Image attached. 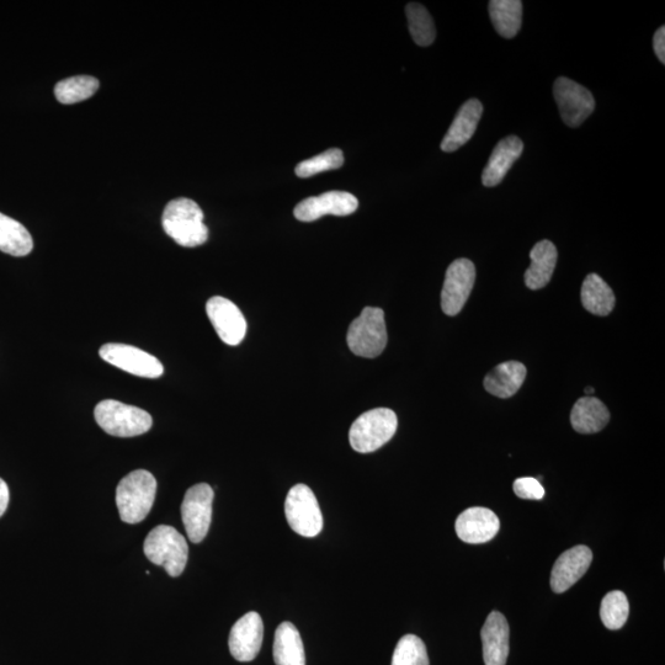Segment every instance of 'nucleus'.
<instances>
[{"label":"nucleus","instance_id":"1","mask_svg":"<svg viewBox=\"0 0 665 665\" xmlns=\"http://www.w3.org/2000/svg\"><path fill=\"white\" fill-rule=\"evenodd\" d=\"M204 218V212L195 201L179 198L170 201L164 209L162 225L179 246L195 248L202 246L209 238Z\"/></svg>","mask_w":665,"mask_h":665},{"label":"nucleus","instance_id":"2","mask_svg":"<svg viewBox=\"0 0 665 665\" xmlns=\"http://www.w3.org/2000/svg\"><path fill=\"white\" fill-rule=\"evenodd\" d=\"M157 481L151 472L136 470L122 478L116 488V505L120 518L127 524H138L150 514L156 499Z\"/></svg>","mask_w":665,"mask_h":665},{"label":"nucleus","instance_id":"3","mask_svg":"<svg viewBox=\"0 0 665 665\" xmlns=\"http://www.w3.org/2000/svg\"><path fill=\"white\" fill-rule=\"evenodd\" d=\"M145 555L154 565L166 569L170 577H179L188 563L189 546L177 529L159 525L146 537Z\"/></svg>","mask_w":665,"mask_h":665},{"label":"nucleus","instance_id":"4","mask_svg":"<svg viewBox=\"0 0 665 665\" xmlns=\"http://www.w3.org/2000/svg\"><path fill=\"white\" fill-rule=\"evenodd\" d=\"M398 427L396 413L388 408L367 411L355 420L349 432L351 448L360 454H370L382 448L393 436Z\"/></svg>","mask_w":665,"mask_h":665},{"label":"nucleus","instance_id":"5","mask_svg":"<svg viewBox=\"0 0 665 665\" xmlns=\"http://www.w3.org/2000/svg\"><path fill=\"white\" fill-rule=\"evenodd\" d=\"M94 417L99 427L117 438H133L146 434L152 428L150 413L129 404L105 399L94 409Z\"/></svg>","mask_w":665,"mask_h":665},{"label":"nucleus","instance_id":"6","mask_svg":"<svg viewBox=\"0 0 665 665\" xmlns=\"http://www.w3.org/2000/svg\"><path fill=\"white\" fill-rule=\"evenodd\" d=\"M387 339L385 312L377 307L364 308L361 315L351 322L347 335L349 349L367 359L381 355Z\"/></svg>","mask_w":665,"mask_h":665},{"label":"nucleus","instance_id":"7","mask_svg":"<svg viewBox=\"0 0 665 665\" xmlns=\"http://www.w3.org/2000/svg\"><path fill=\"white\" fill-rule=\"evenodd\" d=\"M285 515L290 528L303 537H316L323 529L321 507L312 489L296 484L290 489L285 502Z\"/></svg>","mask_w":665,"mask_h":665},{"label":"nucleus","instance_id":"8","mask_svg":"<svg viewBox=\"0 0 665 665\" xmlns=\"http://www.w3.org/2000/svg\"><path fill=\"white\" fill-rule=\"evenodd\" d=\"M214 497V489L207 483L195 484L185 493L182 504L183 524L189 540L194 544H200L209 534Z\"/></svg>","mask_w":665,"mask_h":665},{"label":"nucleus","instance_id":"9","mask_svg":"<svg viewBox=\"0 0 665 665\" xmlns=\"http://www.w3.org/2000/svg\"><path fill=\"white\" fill-rule=\"evenodd\" d=\"M99 355L106 363L138 377L159 379L164 374V366L156 356L132 345L105 344L100 348Z\"/></svg>","mask_w":665,"mask_h":665},{"label":"nucleus","instance_id":"10","mask_svg":"<svg viewBox=\"0 0 665 665\" xmlns=\"http://www.w3.org/2000/svg\"><path fill=\"white\" fill-rule=\"evenodd\" d=\"M553 97L562 120L569 127L581 126L595 109L593 94L583 85L566 77L558 78L553 85Z\"/></svg>","mask_w":665,"mask_h":665},{"label":"nucleus","instance_id":"11","mask_svg":"<svg viewBox=\"0 0 665 665\" xmlns=\"http://www.w3.org/2000/svg\"><path fill=\"white\" fill-rule=\"evenodd\" d=\"M475 280L476 268L471 260L462 258L451 263L441 291V308L445 315H459L471 295Z\"/></svg>","mask_w":665,"mask_h":665},{"label":"nucleus","instance_id":"12","mask_svg":"<svg viewBox=\"0 0 665 665\" xmlns=\"http://www.w3.org/2000/svg\"><path fill=\"white\" fill-rule=\"evenodd\" d=\"M206 313L223 343L236 347L246 338V318L232 301L221 296L212 297L206 303Z\"/></svg>","mask_w":665,"mask_h":665},{"label":"nucleus","instance_id":"13","mask_svg":"<svg viewBox=\"0 0 665 665\" xmlns=\"http://www.w3.org/2000/svg\"><path fill=\"white\" fill-rule=\"evenodd\" d=\"M359 201L347 191H328L302 200L295 207V217L301 222H313L327 215L349 216L358 210Z\"/></svg>","mask_w":665,"mask_h":665},{"label":"nucleus","instance_id":"14","mask_svg":"<svg viewBox=\"0 0 665 665\" xmlns=\"http://www.w3.org/2000/svg\"><path fill=\"white\" fill-rule=\"evenodd\" d=\"M264 625L258 613H248L233 625L228 646L238 662H252L263 645Z\"/></svg>","mask_w":665,"mask_h":665},{"label":"nucleus","instance_id":"15","mask_svg":"<svg viewBox=\"0 0 665 665\" xmlns=\"http://www.w3.org/2000/svg\"><path fill=\"white\" fill-rule=\"evenodd\" d=\"M593 561V552L587 546H576L563 552L552 568L551 588L557 594L572 588L585 573Z\"/></svg>","mask_w":665,"mask_h":665},{"label":"nucleus","instance_id":"16","mask_svg":"<svg viewBox=\"0 0 665 665\" xmlns=\"http://www.w3.org/2000/svg\"><path fill=\"white\" fill-rule=\"evenodd\" d=\"M456 534L466 544H486L500 529L498 516L487 508H470L456 520Z\"/></svg>","mask_w":665,"mask_h":665},{"label":"nucleus","instance_id":"17","mask_svg":"<svg viewBox=\"0 0 665 665\" xmlns=\"http://www.w3.org/2000/svg\"><path fill=\"white\" fill-rule=\"evenodd\" d=\"M509 636L510 630L507 619L498 611H492L481 631L483 659L486 665L507 664Z\"/></svg>","mask_w":665,"mask_h":665},{"label":"nucleus","instance_id":"18","mask_svg":"<svg viewBox=\"0 0 665 665\" xmlns=\"http://www.w3.org/2000/svg\"><path fill=\"white\" fill-rule=\"evenodd\" d=\"M483 105L478 99L467 100L456 114L448 133L441 142V150L446 153L455 152L471 140L480 124Z\"/></svg>","mask_w":665,"mask_h":665},{"label":"nucleus","instance_id":"19","mask_svg":"<svg viewBox=\"0 0 665 665\" xmlns=\"http://www.w3.org/2000/svg\"><path fill=\"white\" fill-rule=\"evenodd\" d=\"M524 143L518 136H508L494 148L491 158L483 169L482 183L487 188H494L503 182L510 168L523 154Z\"/></svg>","mask_w":665,"mask_h":665},{"label":"nucleus","instance_id":"20","mask_svg":"<svg viewBox=\"0 0 665 665\" xmlns=\"http://www.w3.org/2000/svg\"><path fill=\"white\" fill-rule=\"evenodd\" d=\"M530 259L531 265L525 273V284L530 290H540L552 279L558 259L557 248L545 239L531 249Z\"/></svg>","mask_w":665,"mask_h":665},{"label":"nucleus","instance_id":"21","mask_svg":"<svg viewBox=\"0 0 665 665\" xmlns=\"http://www.w3.org/2000/svg\"><path fill=\"white\" fill-rule=\"evenodd\" d=\"M526 379V367L519 361H507L489 372L484 379V388L498 398H510L520 390Z\"/></svg>","mask_w":665,"mask_h":665},{"label":"nucleus","instance_id":"22","mask_svg":"<svg viewBox=\"0 0 665 665\" xmlns=\"http://www.w3.org/2000/svg\"><path fill=\"white\" fill-rule=\"evenodd\" d=\"M609 420V409L595 397L579 398L571 413L572 427L581 434L599 433L608 425Z\"/></svg>","mask_w":665,"mask_h":665},{"label":"nucleus","instance_id":"23","mask_svg":"<svg viewBox=\"0 0 665 665\" xmlns=\"http://www.w3.org/2000/svg\"><path fill=\"white\" fill-rule=\"evenodd\" d=\"M273 656L276 665H306L300 632L291 622H283L276 630Z\"/></svg>","mask_w":665,"mask_h":665},{"label":"nucleus","instance_id":"24","mask_svg":"<svg viewBox=\"0 0 665 665\" xmlns=\"http://www.w3.org/2000/svg\"><path fill=\"white\" fill-rule=\"evenodd\" d=\"M581 299L585 310L595 316H609L615 307V295L611 287L597 274L585 278Z\"/></svg>","mask_w":665,"mask_h":665},{"label":"nucleus","instance_id":"25","mask_svg":"<svg viewBox=\"0 0 665 665\" xmlns=\"http://www.w3.org/2000/svg\"><path fill=\"white\" fill-rule=\"evenodd\" d=\"M489 15L497 33L504 39H513L523 23V3L520 0H492Z\"/></svg>","mask_w":665,"mask_h":665},{"label":"nucleus","instance_id":"26","mask_svg":"<svg viewBox=\"0 0 665 665\" xmlns=\"http://www.w3.org/2000/svg\"><path fill=\"white\" fill-rule=\"evenodd\" d=\"M34 248L33 237L20 222L0 214V250L13 257H25Z\"/></svg>","mask_w":665,"mask_h":665},{"label":"nucleus","instance_id":"27","mask_svg":"<svg viewBox=\"0 0 665 665\" xmlns=\"http://www.w3.org/2000/svg\"><path fill=\"white\" fill-rule=\"evenodd\" d=\"M409 33L418 46L428 47L433 44L436 29L432 15L424 5L409 3L406 8Z\"/></svg>","mask_w":665,"mask_h":665},{"label":"nucleus","instance_id":"28","mask_svg":"<svg viewBox=\"0 0 665 665\" xmlns=\"http://www.w3.org/2000/svg\"><path fill=\"white\" fill-rule=\"evenodd\" d=\"M99 81L90 76H77L58 82L55 88L60 103L71 105L92 98L98 92Z\"/></svg>","mask_w":665,"mask_h":665},{"label":"nucleus","instance_id":"29","mask_svg":"<svg viewBox=\"0 0 665 665\" xmlns=\"http://www.w3.org/2000/svg\"><path fill=\"white\" fill-rule=\"evenodd\" d=\"M630 604L625 593L614 590L605 595L600 606L601 621L609 630H620L629 619Z\"/></svg>","mask_w":665,"mask_h":665},{"label":"nucleus","instance_id":"30","mask_svg":"<svg viewBox=\"0 0 665 665\" xmlns=\"http://www.w3.org/2000/svg\"><path fill=\"white\" fill-rule=\"evenodd\" d=\"M392 665H429L424 642L414 635L402 637L393 653Z\"/></svg>","mask_w":665,"mask_h":665},{"label":"nucleus","instance_id":"31","mask_svg":"<svg viewBox=\"0 0 665 665\" xmlns=\"http://www.w3.org/2000/svg\"><path fill=\"white\" fill-rule=\"evenodd\" d=\"M344 166V154L339 148H331L326 152L307 161L297 164L295 169L297 177L311 178L313 175L328 172V170L339 169Z\"/></svg>","mask_w":665,"mask_h":665},{"label":"nucleus","instance_id":"32","mask_svg":"<svg viewBox=\"0 0 665 665\" xmlns=\"http://www.w3.org/2000/svg\"><path fill=\"white\" fill-rule=\"evenodd\" d=\"M513 489L516 496L521 499L541 500L545 497V489L536 478H518L513 484Z\"/></svg>","mask_w":665,"mask_h":665},{"label":"nucleus","instance_id":"33","mask_svg":"<svg viewBox=\"0 0 665 665\" xmlns=\"http://www.w3.org/2000/svg\"><path fill=\"white\" fill-rule=\"evenodd\" d=\"M653 49L656 52L658 60L665 63V28H659L653 37Z\"/></svg>","mask_w":665,"mask_h":665},{"label":"nucleus","instance_id":"34","mask_svg":"<svg viewBox=\"0 0 665 665\" xmlns=\"http://www.w3.org/2000/svg\"><path fill=\"white\" fill-rule=\"evenodd\" d=\"M9 498L10 494L8 484L5 483L2 478H0V518H2L5 510L8 508Z\"/></svg>","mask_w":665,"mask_h":665},{"label":"nucleus","instance_id":"35","mask_svg":"<svg viewBox=\"0 0 665 665\" xmlns=\"http://www.w3.org/2000/svg\"><path fill=\"white\" fill-rule=\"evenodd\" d=\"M585 393H587V395H593V393H594V388H593V387H587V388H585Z\"/></svg>","mask_w":665,"mask_h":665}]
</instances>
